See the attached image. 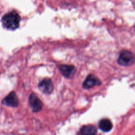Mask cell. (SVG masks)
<instances>
[{"mask_svg":"<svg viewBox=\"0 0 135 135\" xmlns=\"http://www.w3.org/2000/svg\"><path fill=\"white\" fill-rule=\"evenodd\" d=\"M2 103L4 105L14 108L18 105L19 102L15 93L11 92L2 100Z\"/></svg>","mask_w":135,"mask_h":135,"instance_id":"6","label":"cell"},{"mask_svg":"<svg viewBox=\"0 0 135 135\" xmlns=\"http://www.w3.org/2000/svg\"><path fill=\"white\" fill-rule=\"evenodd\" d=\"M58 66L62 74L67 78H71L76 72V69L72 65L60 64Z\"/></svg>","mask_w":135,"mask_h":135,"instance_id":"5","label":"cell"},{"mask_svg":"<svg viewBox=\"0 0 135 135\" xmlns=\"http://www.w3.org/2000/svg\"><path fill=\"white\" fill-rule=\"evenodd\" d=\"M135 62V56L129 51H123L118 60V63L122 66H130Z\"/></svg>","mask_w":135,"mask_h":135,"instance_id":"2","label":"cell"},{"mask_svg":"<svg viewBox=\"0 0 135 135\" xmlns=\"http://www.w3.org/2000/svg\"><path fill=\"white\" fill-rule=\"evenodd\" d=\"M29 104L33 112H38L41 111L43 107V103L37 96L32 93L29 97Z\"/></svg>","mask_w":135,"mask_h":135,"instance_id":"4","label":"cell"},{"mask_svg":"<svg viewBox=\"0 0 135 135\" xmlns=\"http://www.w3.org/2000/svg\"><path fill=\"white\" fill-rule=\"evenodd\" d=\"M96 128L91 124H88L82 126L79 131V135H96L97 134Z\"/></svg>","mask_w":135,"mask_h":135,"instance_id":"8","label":"cell"},{"mask_svg":"<svg viewBox=\"0 0 135 135\" xmlns=\"http://www.w3.org/2000/svg\"><path fill=\"white\" fill-rule=\"evenodd\" d=\"M38 87L41 91L46 94L52 93L54 89L53 83L49 78H45L41 81L38 84Z\"/></svg>","mask_w":135,"mask_h":135,"instance_id":"3","label":"cell"},{"mask_svg":"<svg viewBox=\"0 0 135 135\" xmlns=\"http://www.w3.org/2000/svg\"><path fill=\"white\" fill-rule=\"evenodd\" d=\"M101 84L100 80L93 75H89L83 83V88L84 89H90L95 85Z\"/></svg>","mask_w":135,"mask_h":135,"instance_id":"7","label":"cell"},{"mask_svg":"<svg viewBox=\"0 0 135 135\" xmlns=\"http://www.w3.org/2000/svg\"><path fill=\"white\" fill-rule=\"evenodd\" d=\"M1 21L3 26L5 28L15 30L19 27L21 17L16 12L13 11L5 14Z\"/></svg>","mask_w":135,"mask_h":135,"instance_id":"1","label":"cell"},{"mask_svg":"<svg viewBox=\"0 0 135 135\" xmlns=\"http://www.w3.org/2000/svg\"><path fill=\"white\" fill-rule=\"evenodd\" d=\"M99 128L103 132H109L112 128V123L108 119H103L99 121L98 123Z\"/></svg>","mask_w":135,"mask_h":135,"instance_id":"9","label":"cell"}]
</instances>
